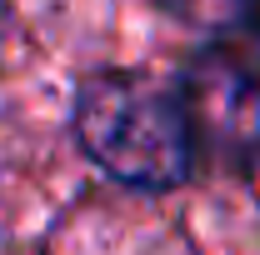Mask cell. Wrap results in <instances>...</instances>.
Segmentation results:
<instances>
[{"label":"cell","mask_w":260,"mask_h":255,"mask_svg":"<svg viewBox=\"0 0 260 255\" xmlns=\"http://www.w3.org/2000/svg\"><path fill=\"white\" fill-rule=\"evenodd\" d=\"M190 145L245 165L260 155V75L230 50H205L180 85Z\"/></svg>","instance_id":"7a4b0ae2"},{"label":"cell","mask_w":260,"mask_h":255,"mask_svg":"<svg viewBox=\"0 0 260 255\" xmlns=\"http://www.w3.org/2000/svg\"><path fill=\"white\" fill-rule=\"evenodd\" d=\"M255 15H260V5H255Z\"/></svg>","instance_id":"3957f363"},{"label":"cell","mask_w":260,"mask_h":255,"mask_svg":"<svg viewBox=\"0 0 260 255\" xmlns=\"http://www.w3.org/2000/svg\"><path fill=\"white\" fill-rule=\"evenodd\" d=\"M75 130L100 170L135 190H170L195 165L180 85L150 70L90 75L75 95Z\"/></svg>","instance_id":"6da1fadb"}]
</instances>
